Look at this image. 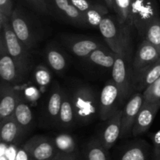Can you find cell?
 <instances>
[{
    "instance_id": "1",
    "label": "cell",
    "mask_w": 160,
    "mask_h": 160,
    "mask_svg": "<svg viewBox=\"0 0 160 160\" xmlns=\"http://www.w3.org/2000/svg\"><path fill=\"white\" fill-rule=\"evenodd\" d=\"M38 15L19 3L14 7L9 18V23L16 35L31 51L37 48L45 35L44 27Z\"/></svg>"
},
{
    "instance_id": "2",
    "label": "cell",
    "mask_w": 160,
    "mask_h": 160,
    "mask_svg": "<svg viewBox=\"0 0 160 160\" xmlns=\"http://www.w3.org/2000/svg\"><path fill=\"white\" fill-rule=\"evenodd\" d=\"M77 114L78 125H86L98 117L99 94L89 85L74 83L67 89Z\"/></svg>"
},
{
    "instance_id": "3",
    "label": "cell",
    "mask_w": 160,
    "mask_h": 160,
    "mask_svg": "<svg viewBox=\"0 0 160 160\" xmlns=\"http://www.w3.org/2000/svg\"><path fill=\"white\" fill-rule=\"evenodd\" d=\"M131 28L121 24L116 16H106L98 27L106 45L115 53L128 60H131L132 52Z\"/></svg>"
},
{
    "instance_id": "4",
    "label": "cell",
    "mask_w": 160,
    "mask_h": 160,
    "mask_svg": "<svg viewBox=\"0 0 160 160\" xmlns=\"http://www.w3.org/2000/svg\"><path fill=\"white\" fill-rule=\"evenodd\" d=\"M0 39L4 41L8 53L12 56L20 68L29 75L33 67L32 51L27 48L17 38L11 27L9 20L0 24Z\"/></svg>"
},
{
    "instance_id": "5",
    "label": "cell",
    "mask_w": 160,
    "mask_h": 160,
    "mask_svg": "<svg viewBox=\"0 0 160 160\" xmlns=\"http://www.w3.org/2000/svg\"><path fill=\"white\" fill-rule=\"evenodd\" d=\"M63 88L56 81H53L41 104L39 121L45 128L58 127L59 112L62 101Z\"/></svg>"
},
{
    "instance_id": "6",
    "label": "cell",
    "mask_w": 160,
    "mask_h": 160,
    "mask_svg": "<svg viewBox=\"0 0 160 160\" xmlns=\"http://www.w3.org/2000/svg\"><path fill=\"white\" fill-rule=\"evenodd\" d=\"M160 18L157 0H132L131 22L140 37L145 38L148 25Z\"/></svg>"
},
{
    "instance_id": "7",
    "label": "cell",
    "mask_w": 160,
    "mask_h": 160,
    "mask_svg": "<svg viewBox=\"0 0 160 160\" xmlns=\"http://www.w3.org/2000/svg\"><path fill=\"white\" fill-rule=\"evenodd\" d=\"M45 2L52 17L80 28L88 27L84 13L78 10L70 0H45Z\"/></svg>"
},
{
    "instance_id": "8",
    "label": "cell",
    "mask_w": 160,
    "mask_h": 160,
    "mask_svg": "<svg viewBox=\"0 0 160 160\" xmlns=\"http://www.w3.org/2000/svg\"><path fill=\"white\" fill-rule=\"evenodd\" d=\"M59 41L64 48L80 59L86 57L95 50L108 47L97 39L79 35L61 34Z\"/></svg>"
},
{
    "instance_id": "9",
    "label": "cell",
    "mask_w": 160,
    "mask_h": 160,
    "mask_svg": "<svg viewBox=\"0 0 160 160\" xmlns=\"http://www.w3.org/2000/svg\"><path fill=\"white\" fill-rule=\"evenodd\" d=\"M133 67L130 65V60L117 55L112 67V79L119 88L121 95L122 104L128 101L134 92L132 86Z\"/></svg>"
},
{
    "instance_id": "10",
    "label": "cell",
    "mask_w": 160,
    "mask_h": 160,
    "mask_svg": "<svg viewBox=\"0 0 160 160\" xmlns=\"http://www.w3.org/2000/svg\"><path fill=\"white\" fill-rule=\"evenodd\" d=\"M117 55L109 47L98 49L81 59V65L84 70L92 75H105L108 72L112 73Z\"/></svg>"
},
{
    "instance_id": "11",
    "label": "cell",
    "mask_w": 160,
    "mask_h": 160,
    "mask_svg": "<svg viewBox=\"0 0 160 160\" xmlns=\"http://www.w3.org/2000/svg\"><path fill=\"white\" fill-rule=\"evenodd\" d=\"M121 105L120 89L112 78L109 79L99 93L98 118L102 121H107L120 110Z\"/></svg>"
},
{
    "instance_id": "12",
    "label": "cell",
    "mask_w": 160,
    "mask_h": 160,
    "mask_svg": "<svg viewBox=\"0 0 160 160\" xmlns=\"http://www.w3.org/2000/svg\"><path fill=\"white\" fill-rule=\"evenodd\" d=\"M24 152L34 160H52L58 153L52 138L34 136L23 144Z\"/></svg>"
},
{
    "instance_id": "13",
    "label": "cell",
    "mask_w": 160,
    "mask_h": 160,
    "mask_svg": "<svg viewBox=\"0 0 160 160\" xmlns=\"http://www.w3.org/2000/svg\"><path fill=\"white\" fill-rule=\"evenodd\" d=\"M0 76L2 81L13 86L23 82L28 76L8 53L5 45H0Z\"/></svg>"
},
{
    "instance_id": "14",
    "label": "cell",
    "mask_w": 160,
    "mask_h": 160,
    "mask_svg": "<svg viewBox=\"0 0 160 160\" xmlns=\"http://www.w3.org/2000/svg\"><path fill=\"white\" fill-rule=\"evenodd\" d=\"M143 102V93L138 92L133 94L126 102L123 108L120 138H126L132 135L133 128Z\"/></svg>"
},
{
    "instance_id": "15",
    "label": "cell",
    "mask_w": 160,
    "mask_h": 160,
    "mask_svg": "<svg viewBox=\"0 0 160 160\" xmlns=\"http://www.w3.org/2000/svg\"><path fill=\"white\" fill-rule=\"evenodd\" d=\"M160 78V58L142 68L133 69L132 86L134 91L143 93L146 88Z\"/></svg>"
},
{
    "instance_id": "16",
    "label": "cell",
    "mask_w": 160,
    "mask_h": 160,
    "mask_svg": "<svg viewBox=\"0 0 160 160\" xmlns=\"http://www.w3.org/2000/svg\"><path fill=\"white\" fill-rule=\"evenodd\" d=\"M48 68L57 75H62L68 69L70 59L63 50L56 43H48L44 51Z\"/></svg>"
},
{
    "instance_id": "17",
    "label": "cell",
    "mask_w": 160,
    "mask_h": 160,
    "mask_svg": "<svg viewBox=\"0 0 160 160\" xmlns=\"http://www.w3.org/2000/svg\"><path fill=\"white\" fill-rule=\"evenodd\" d=\"M159 108L160 101L148 102L144 100L133 128V136H139L149 129Z\"/></svg>"
},
{
    "instance_id": "18",
    "label": "cell",
    "mask_w": 160,
    "mask_h": 160,
    "mask_svg": "<svg viewBox=\"0 0 160 160\" xmlns=\"http://www.w3.org/2000/svg\"><path fill=\"white\" fill-rule=\"evenodd\" d=\"M19 91L13 85L2 80L0 86V121L13 115L19 99Z\"/></svg>"
},
{
    "instance_id": "19",
    "label": "cell",
    "mask_w": 160,
    "mask_h": 160,
    "mask_svg": "<svg viewBox=\"0 0 160 160\" xmlns=\"http://www.w3.org/2000/svg\"><path fill=\"white\" fill-rule=\"evenodd\" d=\"M123 109H120L116 114L107 120L106 126L99 140L107 150H109L115 144L117 140L120 138L122 128Z\"/></svg>"
},
{
    "instance_id": "20",
    "label": "cell",
    "mask_w": 160,
    "mask_h": 160,
    "mask_svg": "<svg viewBox=\"0 0 160 160\" xmlns=\"http://www.w3.org/2000/svg\"><path fill=\"white\" fill-rule=\"evenodd\" d=\"M78 125L77 114L71 97L67 89L63 88L62 101L59 112L58 129L70 130Z\"/></svg>"
},
{
    "instance_id": "21",
    "label": "cell",
    "mask_w": 160,
    "mask_h": 160,
    "mask_svg": "<svg viewBox=\"0 0 160 160\" xmlns=\"http://www.w3.org/2000/svg\"><path fill=\"white\" fill-rule=\"evenodd\" d=\"M26 132L14 119L13 115L0 121V137L5 144H17L22 141Z\"/></svg>"
},
{
    "instance_id": "22",
    "label": "cell",
    "mask_w": 160,
    "mask_h": 160,
    "mask_svg": "<svg viewBox=\"0 0 160 160\" xmlns=\"http://www.w3.org/2000/svg\"><path fill=\"white\" fill-rule=\"evenodd\" d=\"M160 58V51L147 39H144L136 51L132 61L133 69H138Z\"/></svg>"
},
{
    "instance_id": "23",
    "label": "cell",
    "mask_w": 160,
    "mask_h": 160,
    "mask_svg": "<svg viewBox=\"0 0 160 160\" xmlns=\"http://www.w3.org/2000/svg\"><path fill=\"white\" fill-rule=\"evenodd\" d=\"M151 147L145 141H136L125 146L120 152L117 160H148Z\"/></svg>"
},
{
    "instance_id": "24",
    "label": "cell",
    "mask_w": 160,
    "mask_h": 160,
    "mask_svg": "<svg viewBox=\"0 0 160 160\" xmlns=\"http://www.w3.org/2000/svg\"><path fill=\"white\" fill-rule=\"evenodd\" d=\"M12 115L27 133L31 131L33 125H34V113L29 102L27 101L20 93Z\"/></svg>"
},
{
    "instance_id": "25",
    "label": "cell",
    "mask_w": 160,
    "mask_h": 160,
    "mask_svg": "<svg viewBox=\"0 0 160 160\" xmlns=\"http://www.w3.org/2000/svg\"><path fill=\"white\" fill-rule=\"evenodd\" d=\"M107 149L102 144L99 138H94L86 144L84 148L85 160H110Z\"/></svg>"
},
{
    "instance_id": "26",
    "label": "cell",
    "mask_w": 160,
    "mask_h": 160,
    "mask_svg": "<svg viewBox=\"0 0 160 160\" xmlns=\"http://www.w3.org/2000/svg\"><path fill=\"white\" fill-rule=\"evenodd\" d=\"M109 13V9L104 3L96 2L95 6L84 13L88 27L98 28L103 19Z\"/></svg>"
},
{
    "instance_id": "27",
    "label": "cell",
    "mask_w": 160,
    "mask_h": 160,
    "mask_svg": "<svg viewBox=\"0 0 160 160\" xmlns=\"http://www.w3.org/2000/svg\"><path fill=\"white\" fill-rule=\"evenodd\" d=\"M132 0H113V12L121 24L131 26V13Z\"/></svg>"
},
{
    "instance_id": "28",
    "label": "cell",
    "mask_w": 160,
    "mask_h": 160,
    "mask_svg": "<svg viewBox=\"0 0 160 160\" xmlns=\"http://www.w3.org/2000/svg\"><path fill=\"white\" fill-rule=\"evenodd\" d=\"M58 152L72 154L77 153L78 144L74 137L68 133H60L52 138Z\"/></svg>"
},
{
    "instance_id": "29",
    "label": "cell",
    "mask_w": 160,
    "mask_h": 160,
    "mask_svg": "<svg viewBox=\"0 0 160 160\" xmlns=\"http://www.w3.org/2000/svg\"><path fill=\"white\" fill-rule=\"evenodd\" d=\"M33 78L34 85L40 89L51 86L52 84V75L48 67L43 64H39L34 67L33 71Z\"/></svg>"
},
{
    "instance_id": "30",
    "label": "cell",
    "mask_w": 160,
    "mask_h": 160,
    "mask_svg": "<svg viewBox=\"0 0 160 160\" xmlns=\"http://www.w3.org/2000/svg\"><path fill=\"white\" fill-rule=\"evenodd\" d=\"M145 39L160 51V18L156 19L148 25L145 32Z\"/></svg>"
},
{
    "instance_id": "31",
    "label": "cell",
    "mask_w": 160,
    "mask_h": 160,
    "mask_svg": "<svg viewBox=\"0 0 160 160\" xmlns=\"http://www.w3.org/2000/svg\"><path fill=\"white\" fill-rule=\"evenodd\" d=\"M20 1L21 4L38 15L50 16L45 0H20Z\"/></svg>"
},
{
    "instance_id": "32",
    "label": "cell",
    "mask_w": 160,
    "mask_h": 160,
    "mask_svg": "<svg viewBox=\"0 0 160 160\" xmlns=\"http://www.w3.org/2000/svg\"><path fill=\"white\" fill-rule=\"evenodd\" d=\"M142 93L144 100L145 101H160V78L146 88Z\"/></svg>"
},
{
    "instance_id": "33",
    "label": "cell",
    "mask_w": 160,
    "mask_h": 160,
    "mask_svg": "<svg viewBox=\"0 0 160 160\" xmlns=\"http://www.w3.org/2000/svg\"><path fill=\"white\" fill-rule=\"evenodd\" d=\"M20 93L28 102L36 101L39 98V89L36 85L23 89V93L20 92Z\"/></svg>"
},
{
    "instance_id": "34",
    "label": "cell",
    "mask_w": 160,
    "mask_h": 160,
    "mask_svg": "<svg viewBox=\"0 0 160 160\" xmlns=\"http://www.w3.org/2000/svg\"><path fill=\"white\" fill-rule=\"evenodd\" d=\"M70 1L78 10L81 11L83 13L93 7L96 3V2L92 1V0H70Z\"/></svg>"
},
{
    "instance_id": "35",
    "label": "cell",
    "mask_w": 160,
    "mask_h": 160,
    "mask_svg": "<svg viewBox=\"0 0 160 160\" xmlns=\"http://www.w3.org/2000/svg\"><path fill=\"white\" fill-rule=\"evenodd\" d=\"M13 0H0V13L10 18L14 9Z\"/></svg>"
},
{
    "instance_id": "36",
    "label": "cell",
    "mask_w": 160,
    "mask_h": 160,
    "mask_svg": "<svg viewBox=\"0 0 160 160\" xmlns=\"http://www.w3.org/2000/svg\"><path fill=\"white\" fill-rule=\"evenodd\" d=\"M153 155H160V130L152 136Z\"/></svg>"
},
{
    "instance_id": "37",
    "label": "cell",
    "mask_w": 160,
    "mask_h": 160,
    "mask_svg": "<svg viewBox=\"0 0 160 160\" xmlns=\"http://www.w3.org/2000/svg\"><path fill=\"white\" fill-rule=\"evenodd\" d=\"M52 160H79V159H78V156H77V153L67 154V153H62V152H58Z\"/></svg>"
},
{
    "instance_id": "38",
    "label": "cell",
    "mask_w": 160,
    "mask_h": 160,
    "mask_svg": "<svg viewBox=\"0 0 160 160\" xmlns=\"http://www.w3.org/2000/svg\"><path fill=\"white\" fill-rule=\"evenodd\" d=\"M105 5L108 7V9L113 11V0H102Z\"/></svg>"
},
{
    "instance_id": "39",
    "label": "cell",
    "mask_w": 160,
    "mask_h": 160,
    "mask_svg": "<svg viewBox=\"0 0 160 160\" xmlns=\"http://www.w3.org/2000/svg\"><path fill=\"white\" fill-rule=\"evenodd\" d=\"M153 160H160V155H153Z\"/></svg>"
},
{
    "instance_id": "40",
    "label": "cell",
    "mask_w": 160,
    "mask_h": 160,
    "mask_svg": "<svg viewBox=\"0 0 160 160\" xmlns=\"http://www.w3.org/2000/svg\"><path fill=\"white\" fill-rule=\"evenodd\" d=\"M159 3H160V0H159Z\"/></svg>"
},
{
    "instance_id": "41",
    "label": "cell",
    "mask_w": 160,
    "mask_h": 160,
    "mask_svg": "<svg viewBox=\"0 0 160 160\" xmlns=\"http://www.w3.org/2000/svg\"><path fill=\"white\" fill-rule=\"evenodd\" d=\"M32 160H34V159H32Z\"/></svg>"
}]
</instances>
